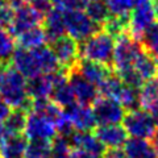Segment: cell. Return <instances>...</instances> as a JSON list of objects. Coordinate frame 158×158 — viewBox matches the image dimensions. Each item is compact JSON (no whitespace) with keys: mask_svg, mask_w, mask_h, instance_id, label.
<instances>
[{"mask_svg":"<svg viewBox=\"0 0 158 158\" xmlns=\"http://www.w3.org/2000/svg\"><path fill=\"white\" fill-rule=\"evenodd\" d=\"M27 142V137L23 135L8 136L0 145V158H24Z\"/></svg>","mask_w":158,"mask_h":158,"instance_id":"23","label":"cell"},{"mask_svg":"<svg viewBox=\"0 0 158 158\" xmlns=\"http://www.w3.org/2000/svg\"><path fill=\"white\" fill-rule=\"evenodd\" d=\"M150 142L153 144V146H154V149L157 152V156H158V133H156V135L150 138Z\"/></svg>","mask_w":158,"mask_h":158,"instance_id":"39","label":"cell"},{"mask_svg":"<svg viewBox=\"0 0 158 158\" xmlns=\"http://www.w3.org/2000/svg\"><path fill=\"white\" fill-rule=\"evenodd\" d=\"M52 141L29 140L27 142L24 158H50Z\"/></svg>","mask_w":158,"mask_h":158,"instance_id":"27","label":"cell"},{"mask_svg":"<svg viewBox=\"0 0 158 158\" xmlns=\"http://www.w3.org/2000/svg\"><path fill=\"white\" fill-rule=\"evenodd\" d=\"M85 12L99 28H102L103 24L107 21V19L111 16L106 0H91L88 6L85 8Z\"/></svg>","mask_w":158,"mask_h":158,"instance_id":"25","label":"cell"},{"mask_svg":"<svg viewBox=\"0 0 158 158\" xmlns=\"http://www.w3.org/2000/svg\"><path fill=\"white\" fill-rule=\"evenodd\" d=\"M117 102L124 107L125 111H135L141 108L140 104V90L135 87H131L128 85H124V88L118 96Z\"/></svg>","mask_w":158,"mask_h":158,"instance_id":"29","label":"cell"},{"mask_svg":"<svg viewBox=\"0 0 158 158\" xmlns=\"http://www.w3.org/2000/svg\"><path fill=\"white\" fill-rule=\"evenodd\" d=\"M74 70L79 73L83 78L87 79L88 82L92 83L94 86H96L98 88L112 74L111 66L103 65V63H99V62H94V61H88V59H83V58H79Z\"/></svg>","mask_w":158,"mask_h":158,"instance_id":"15","label":"cell"},{"mask_svg":"<svg viewBox=\"0 0 158 158\" xmlns=\"http://www.w3.org/2000/svg\"><path fill=\"white\" fill-rule=\"evenodd\" d=\"M13 6H19V4H23V3H27V2H29V0H9Z\"/></svg>","mask_w":158,"mask_h":158,"instance_id":"40","label":"cell"},{"mask_svg":"<svg viewBox=\"0 0 158 158\" xmlns=\"http://www.w3.org/2000/svg\"><path fill=\"white\" fill-rule=\"evenodd\" d=\"M17 40V45L21 49H37L41 46H45V44L48 41L45 31L41 25L31 28L28 31H24L23 33H20L19 36H16Z\"/></svg>","mask_w":158,"mask_h":158,"instance_id":"22","label":"cell"},{"mask_svg":"<svg viewBox=\"0 0 158 158\" xmlns=\"http://www.w3.org/2000/svg\"><path fill=\"white\" fill-rule=\"evenodd\" d=\"M15 52V41L7 28L0 25V62L8 61Z\"/></svg>","mask_w":158,"mask_h":158,"instance_id":"31","label":"cell"},{"mask_svg":"<svg viewBox=\"0 0 158 158\" xmlns=\"http://www.w3.org/2000/svg\"><path fill=\"white\" fill-rule=\"evenodd\" d=\"M113 50H115V37H112L102 28L79 44L81 58L108 66L112 65Z\"/></svg>","mask_w":158,"mask_h":158,"instance_id":"3","label":"cell"},{"mask_svg":"<svg viewBox=\"0 0 158 158\" xmlns=\"http://www.w3.org/2000/svg\"><path fill=\"white\" fill-rule=\"evenodd\" d=\"M154 82H156L157 85H158V73H157V75H156V78H154Z\"/></svg>","mask_w":158,"mask_h":158,"instance_id":"42","label":"cell"},{"mask_svg":"<svg viewBox=\"0 0 158 158\" xmlns=\"http://www.w3.org/2000/svg\"><path fill=\"white\" fill-rule=\"evenodd\" d=\"M54 74H44V75L34 77L28 79L27 88L28 95L33 100H42V99H50L53 87H54Z\"/></svg>","mask_w":158,"mask_h":158,"instance_id":"17","label":"cell"},{"mask_svg":"<svg viewBox=\"0 0 158 158\" xmlns=\"http://www.w3.org/2000/svg\"><path fill=\"white\" fill-rule=\"evenodd\" d=\"M28 3L31 4V6L36 9L37 12L41 13L44 17H45V15L54 7L50 0H29Z\"/></svg>","mask_w":158,"mask_h":158,"instance_id":"36","label":"cell"},{"mask_svg":"<svg viewBox=\"0 0 158 158\" xmlns=\"http://www.w3.org/2000/svg\"><path fill=\"white\" fill-rule=\"evenodd\" d=\"M141 42L145 50L149 52L158 61V21H156L144 33V36L141 37Z\"/></svg>","mask_w":158,"mask_h":158,"instance_id":"30","label":"cell"},{"mask_svg":"<svg viewBox=\"0 0 158 158\" xmlns=\"http://www.w3.org/2000/svg\"><path fill=\"white\" fill-rule=\"evenodd\" d=\"M44 31H45L48 41L53 42L54 40L63 36L65 32V21H63V8L54 6L44 17Z\"/></svg>","mask_w":158,"mask_h":158,"instance_id":"18","label":"cell"},{"mask_svg":"<svg viewBox=\"0 0 158 158\" xmlns=\"http://www.w3.org/2000/svg\"><path fill=\"white\" fill-rule=\"evenodd\" d=\"M27 82L9 61L0 62V99L11 110H31L32 99L28 95Z\"/></svg>","mask_w":158,"mask_h":158,"instance_id":"1","label":"cell"},{"mask_svg":"<svg viewBox=\"0 0 158 158\" xmlns=\"http://www.w3.org/2000/svg\"><path fill=\"white\" fill-rule=\"evenodd\" d=\"M73 148L67 138L57 136L52 141V152L50 158H70Z\"/></svg>","mask_w":158,"mask_h":158,"instance_id":"32","label":"cell"},{"mask_svg":"<svg viewBox=\"0 0 158 158\" xmlns=\"http://www.w3.org/2000/svg\"><path fill=\"white\" fill-rule=\"evenodd\" d=\"M94 135L102 142L107 150L121 149L129 138L123 124H108V125H96L94 129Z\"/></svg>","mask_w":158,"mask_h":158,"instance_id":"13","label":"cell"},{"mask_svg":"<svg viewBox=\"0 0 158 158\" xmlns=\"http://www.w3.org/2000/svg\"><path fill=\"white\" fill-rule=\"evenodd\" d=\"M27 111L24 110H12L8 117L4 120V128L8 136H19L25 131L27 124Z\"/></svg>","mask_w":158,"mask_h":158,"instance_id":"24","label":"cell"},{"mask_svg":"<svg viewBox=\"0 0 158 158\" xmlns=\"http://www.w3.org/2000/svg\"><path fill=\"white\" fill-rule=\"evenodd\" d=\"M92 112L96 125L120 124L127 113L124 107L117 100L106 96H99L92 103Z\"/></svg>","mask_w":158,"mask_h":158,"instance_id":"9","label":"cell"},{"mask_svg":"<svg viewBox=\"0 0 158 158\" xmlns=\"http://www.w3.org/2000/svg\"><path fill=\"white\" fill-rule=\"evenodd\" d=\"M125 83L118 78L116 74H111L104 82L100 85V87L98 88L100 96H106V98H111V99H115L117 100L120 94L124 88Z\"/></svg>","mask_w":158,"mask_h":158,"instance_id":"28","label":"cell"},{"mask_svg":"<svg viewBox=\"0 0 158 158\" xmlns=\"http://www.w3.org/2000/svg\"><path fill=\"white\" fill-rule=\"evenodd\" d=\"M123 152L128 158H158L153 144L144 138L129 137L123 146Z\"/></svg>","mask_w":158,"mask_h":158,"instance_id":"19","label":"cell"},{"mask_svg":"<svg viewBox=\"0 0 158 158\" xmlns=\"http://www.w3.org/2000/svg\"><path fill=\"white\" fill-rule=\"evenodd\" d=\"M91 0H59L57 6L65 9H82V11H85V8L88 6Z\"/></svg>","mask_w":158,"mask_h":158,"instance_id":"35","label":"cell"},{"mask_svg":"<svg viewBox=\"0 0 158 158\" xmlns=\"http://www.w3.org/2000/svg\"><path fill=\"white\" fill-rule=\"evenodd\" d=\"M67 81H69V85H70L73 92H74L75 100L79 104L92 106V103L100 96L98 87L94 86L92 83H90L87 79H85L81 74L74 70V69L67 73Z\"/></svg>","mask_w":158,"mask_h":158,"instance_id":"12","label":"cell"},{"mask_svg":"<svg viewBox=\"0 0 158 158\" xmlns=\"http://www.w3.org/2000/svg\"><path fill=\"white\" fill-rule=\"evenodd\" d=\"M42 21H44V16L40 12H37L27 2V3L19 4V6H15L13 19L8 29H9V33L16 37L24 31H28L31 28L41 25Z\"/></svg>","mask_w":158,"mask_h":158,"instance_id":"10","label":"cell"},{"mask_svg":"<svg viewBox=\"0 0 158 158\" xmlns=\"http://www.w3.org/2000/svg\"><path fill=\"white\" fill-rule=\"evenodd\" d=\"M137 0H106V4L110 9L111 15H118V16H127L135 7Z\"/></svg>","mask_w":158,"mask_h":158,"instance_id":"33","label":"cell"},{"mask_svg":"<svg viewBox=\"0 0 158 158\" xmlns=\"http://www.w3.org/2000/svg\"><path fill=\"white\" fill-rule=\"evenodd\" d=\"M140 104L142 110L158 118V85L154 79L145 82L140 88Z\"/></svg>","mask_w":158,"mask_h":158,"instance_id":"20","label":"cell"},{"mask_svg":"<svg viewBox=\"0 0 158 158\" xmlns=\"http://www.w3.org/2000/svg\"><path fill=\"white\" fill-rule=\"evenodd\" d=\"M100 158H112V157H110V156H107V154H104L103 157H100Z\"/></svg>","mask_w":158,"mask_h":158,"instance_id":"43","label":"cell"},{"mask_svg":"<svg viewBox=\"0 0 158 158\" xmlns=\"http://www.w3.org/2000/svg\"><path fill=\"white\" fill-rule=\"evenodd\" d=\"M73 149H81L88 152L96 157H103L106 153V148L98 140V137L92 132H79L74 131V133L67 138Z\"/></svg>","mask_w":158,"mask_h":158,"instance_id":"16","label":"cell"},{"mask_svg":"<svg viewBox=\"0 0 158 158\" xmlns=\"http://www.w3.org/2000/svg\"><path fill=\"white\" fill-rule=\"evenodd\" d=\"M11 63L27 79H32L44 74H53L61 70L54 53L48 46L37 49L19 48L12 54Z\"/></svg>","mask_w":158,"mask_h":158,"instance_id":"2","label":"cell"},{"mask_svg":"<svg viewBox=\"0 0 158 158\" xmlns=\"http://www.w3.org/2000/svg\"><path fill=\"white\" fill-rule=\"evenodd\" d=\"M144 52L141 40H137L129 33L121 34L115 41V50L112 57V69L115 73H121L132 69L138 56Z\"/></svg>","mask_w":158,"mask_h":158,"instance_id":"4","label":"cell"},{"mask_svg":"<svg viewBox=\"0 0 158 158\" xmlns=\"http://www.w3.org/2000/svg\"><path fill=\"white\" fill-rule=\"evenodd\" d=\"M52 44V52L54 53L59 69L63 71H71L75 67L77 62L79 61V44L77 40H74L73 37L63 34V36L58 37L57 40H54Z\"/></svg>","mask_w":158,"mask_h":158,"instance_id":"8","label":"cell"},{"mask_svg":"<svg viewBox=\"0 0 158 158\" xmlns=\"http://www.w3.org/2000/svg\"><path fill=\"white\" fill-rule=\"evenodd\" d=\"M128 19H129V34L137 40H141L148 29L158 21L153 0H137L135 7L129 12Z\"/></svg>","mask_w":158,"mask_h":158,"instance_id":"6","label":"cell"},{"mask_svg":"<svg viewBox=\"0 0 158 158\" xmlns=\"http://www.w3.org/2000/svg\"><path fill=\"white\" fill-rule=\"evenodd\" d=\"M129 15L127 16H118V15H111L107 19V21L103 24L102 29H104L106 32H108L112 37L117 38L121 34L129 33Z\"/></svg>","mask_w":158,"mask_h":158,"instance_id":"26","label":"cell"},{"mask_svg":"<svg viewBox=\"0 0 158 158\" xmlns=\"http://www.w3.org/2000/svg\"><path fill=\"white\" fill-rule=\"evenodd\" d=\"M65 115L70 120L74 129L79 132H92L96 128L95 116L90 106H83L79 103L69 106L63 110Z\"/></svg>","mask_w":158,"mask_h":158,"instance_id":"14","label":"cell"},{"mask_svg":"<svg viewBox=\"0 0 158 158\" xmlns=\"http://www.w3.org/2000/svg\"><path fill=\"white\" fill-rule=\"evenodd\" d=\"M133 70L140 75L144 82L152 81L156 78L158 73V61L144 48V52L138 56L135 65H133Z\"/></svg>","mask_w":158,"mask_h":158,"instance_id":"21","label":"cell"},{"mask_svg":"<svg viewBox=\"0 0 158 158\" xmlns=\"http://www.w3.org/2000/svg\"><path fill=\"white\" fill-rule=\"evenodd\" d=\"M63 21L67 36L73 37L77 41H83L100 29L82 9L63 8Z\"/></svg>","mask_w":158,"mask_h":158,"instance_id":"7","label":"cell"},{"mask_svg":"<svg viewBox=\"0 0 158 158\" xmlns=\"http://www.w3.org/2000/svg\"><path fill=\"white\" fill-rule=\"evenodd\" d=\"M15 6L9 0H0V25L8 28L12 23Z\"/></svg>","mask_w":158,"mask_h":158,"instance_id":"34","label":"cell"},{"mask_svg":"<svg viewBox=\"0 0 158 158\" xmlns=\"http://www.w3.org/2000/svg\"><path fill=\"white\" fill-rule=\"evenodd\" d=\"M153 4H154V8H156V12H157V16H158V0H153Z\"/></svg>","mask_w":158,"mask_h":158,"instance_id":"41","label":"cell"},{"mask_svg":"<svg viewBox=\"0 0 158 158\" xmlns=\"http://www.w3.org/2000/svg\"><path fill=\"white\" fill-rule=\"evenodd\" d=\"M123 127L128 136L135 138L150 140L157 133V120L149 112L142 108L135 111H128L123 118Z\"/></svg>","mask_w":158,"mask_h":158,"instance_id":"5","label":"cell"},{"mask_svg":"<svg viewBox=\"0 0 158 158\" xmlns=\"http://www.w3.org/2000/svg\"><path fill=\"white\" fill-rule=\"evenodd\" d=\"M11 108H9L2 99H0V121H4L8 117V115L11 113Z\"/></svg>","mask_w":158,"mask_h":158,"instance_id":"38","label":"cell"},{"mask_svg":"<svg viewBox=\"0 0 158 158\" xmlns=\"http://www.w3.org/2000/svg\"><path fill=\"white\" fill-rule=\"evenodd\" d=\"M70 158H99V157L94 156V154H91V153H88V152L81 150V149H73Z\"/></svg>","mask_w":158,"mask_h":158,"instance_id":"37","label":"cell"},{"mask_svg":"<svg viewBox=\"0 0 158 158\" xmlns=\"http://www.w3.org/2000/svg\"><path fill=\"white\" fill-rule=\"evenodd\" d=\"M157 131H158V118H157Z\"/></svg>","mask_w":158,"mask_h":158,"instance_id":"44","label":"cell"},{"mask_svg":"<svg viewBox=\"0 0 158 158\" xmlns=\"http://www.w3.org/2000/svg\"><path fill=\"white\" fill-rule=\"evenodd\" d=\"M24 133L28 140L53 141L57 137L56 125L48 117L34 111H28L27 113V124Z\"/></svg>","mask_w":158,"mask_h":158,"instance_id":"11","label":"cell"}]
</instances>
